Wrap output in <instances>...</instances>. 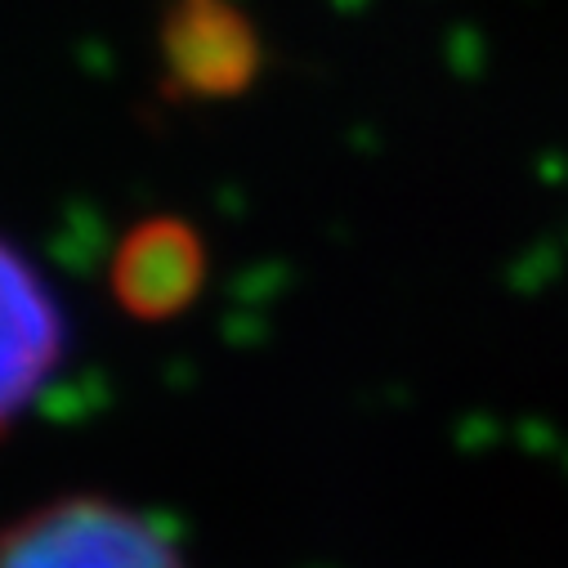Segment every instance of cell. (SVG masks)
<instances>
[{
	"label": "cell",
	"instance_id": "obj_1",
	"mask_svg": "<svg viewBox=\"0 0 568 568\" xmlns=\"http://www.w3.org/2000/svg\"><path fill=\"white\" fill-rule=\"evenodd\" d=\"M0 568H184V555L158 519L81 493L0 532Z\"/></svg>",
	"mask_w": 568,
	"mask_h": 568
},
{
	"label": "cell",
	"instance_id": "obj_2",
	"mask_svg": "<svg viewBox=\"0 0 568 568\" xmlns=\"http://www.w3.org/2000/svg\"><path fill=\"white\" fill-rule=\"evenodd\" d=\"M162 94L175 103H220L255 85L264 45L233 0H171L162 28Z\"/></svg>",
	"mask_w": 568,
	"mask_h": 568
},
{
	"label": "cell",
	"instance_id": "obj_3",
	"mask_svg": "<svg viewBox=\"0 0 568 568\" xmlns=\"http://www.w3.org/2000/svg\"><path fill=\"white\" fill-rule=\"evenodd\" d=\"M68 349V318L23 251L0 237V439L37 403Z\"/></svg>",
	"mask_w": 568,
	"mask_h": 568
},
{
	"label": "cell",
	"instance_id": "obj_4",
	"mask_svg": "<svg viewBox=\"0 0 568 568\" xmlns=\"http://www.w3.org/2000/svg\"><path fill=\"white\" fill-rule=\"evenodd\" d=\"M206 282V246L189 220L158 215L134 224L112 260V296L125 314L166 323L184 314Z\"/></svg>",
	"mask_w": 568,
	"mask_h": 568
}]
</instances>
